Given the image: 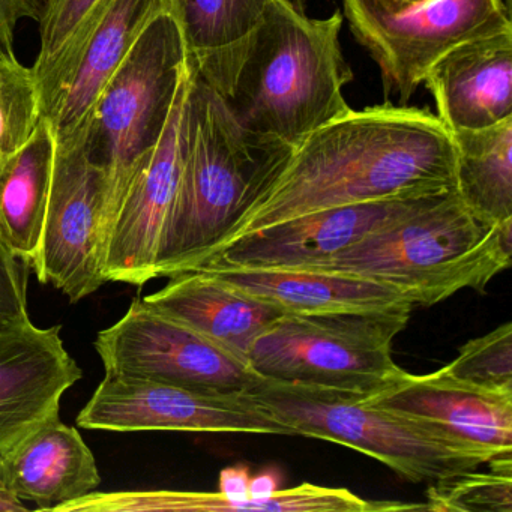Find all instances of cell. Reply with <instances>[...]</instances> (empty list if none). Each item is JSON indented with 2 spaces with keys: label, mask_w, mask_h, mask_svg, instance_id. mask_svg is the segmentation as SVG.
<instances>
[{
  "label": "cell",
  "mask_w": 512,
  "mask_h": 512,
  "mask_svg": "<svg viewBox=\"0 0 512 512\" xmlns=\"http://www.w3.org/2000/svg\"><path fill=\"white\" fill-rule=\"evenodd\" d=\"M454 184V142L430 110L391 101L350 110L293 149L277 181L236 224L223 247L308 212L434 196Z\"/></svg>",
  "instance_id": "1"
},
{
  "label": "cell",
  "mask_w": 512,
  "mask_h": 512,
  "mask_svg": "<svg viewBox=\"0 0 512 512\" xmlns=\"http://www.w3.org/2000/svg\"><path fill=\"white\" fill-rule=\"evenodd\" d=\"M293 149L245 130L194 70L185 100L181 179L155 278L205 266L277 181Z\"/></svg>",
  "instance_id": "2"
},
{
  "label": "cell",
  "mask_w": 512,
  "mask_h": 512,
  "mask_svg": "<svg viewBox=\"0 0 512 512\" xmlns=\"http://www.w3.org/2000/svg\"><path fill=\"white\" fill-rule=\"evenodd\" d=\"M340 11L311 19L298 0H271L232 94L224 98L251 133L296 148L349 113L343 95L353 73L341 52Z\"/></svg>",
  "instance_id": "3"
},
{
  "label": "cell",
  "mask_w": 512,
  "mask_h": 512,
  "mask_svg": "<svg viewBox=\"0 0 512 512\" xmlns=\"http://www.w3.org/2000/svg\"><path fill=\"white\" fill-rule=\"evenodd\" d=\"M512 224L487 226L455 188L415 200L406 211L326 262L305 268L356 275L431 307L461 290L484 292L511 266Z\"/></svg>",
  "instance_id": "4"
},
{
  "label": "cell",
  "mask_w": 512,
  "mask_h": 512,
  "mask_svg": "<svg viewBox=\"0 0 512 512\" xmlns=\"http://www.w3.org/2000/svg\"><path fill=\"white\" fill-rule=\"evenodd\" d=\"M251 392L295 436L356 449L412 482L454 478L499 457L431 422L377 406L364 395L265 379Z\"/></svg>",
  "instance_id": "5"
},
{
  "label": "cell",
  "mask_w": 512,
  "mask_h": 512,
  "mask_svg": "<svg viewBox=\"0 0 512 512\" xmlns=\"http://www.w3.org/2000/svg\"><path fill=\"white\" fill-rule=\"evenodd\" d=\"M188 67L181 28L167 11L146 28L95 106L86 142L104 173L103 247L131 182L163 137Z\"/></svg>",
  "instance_id": "6"
},
{
  "label": "cell",
  "mask_w": 512,
  "mask_h": 512,
  "mask_svg": "<svg viewBox=\"0 0 512 512\" xmlns=\"http://www.w3.org/2000/svg\"><path fill=\"white\" fill-rule=\"evenodd\" d=\"M410 313L283 314L254 341L247 359L265 380L368 397L404 373L392 343Z\"/></svg>",
  "instance_id": "7"
},
{
  "label": "cell",
  "mask_w": 512,
  "mask_h": 512,
  "mask_svg": "<svg viewBox=\"0 0 512 512\" xmlns=\"http://www.w3.org/2000/svg\"><path fill=\"white\" fill-rule=\"evenodd\" d=\"M350 31L382 74L386 101L404 106L445 53L466 41L512 31L503 0H427L388 8L379 0H343Z\"/></svg>",
  "instance_id": "8"
},
{
  "label": "cell",
  "mask_w": 512,
  "mask_h": 512,
  "mask_svg": "<svg viewBox=\"0 0 512 512\" xmlns=\"http://www.w3.org/2000/svg\"><path fill=\"white\" fill-rule=\"evenodd\" d=\"M77 425L86 430L188 431L295 436L251 391L211 392L106 374Z\"/></svg>",
  "instance_id": "9"
},
{
  "label": "cell",
  "mask_w": 512,
  "mask_h": 512,
  "mask_svg": "<svg viewBox=\"0 0 512 512\" xmlns=\"http://www.w3.org/2000/svg\"><path fill=\"white\" fill-rule=\"evenodd\" d=\"M106 374L160 380L211 392L253 391L263 377L247 358L224 349L143 299L98 332L94 343Z\"/></svg>",
  "instance_id": "10"
},
{
  "label": "cell",
  "mask_w": 512,
  "mask_h": 512,
  "mask_svg": "<svg viewBox=\"0 0 512 512\" xmlns=\"http://www.w3.org/2000/svg\"><path fill=\"white\" fill-rule=\"evenodd\" d=\"M88 130L56 143L55 170L38 268L41 283H52L71 302L97 292L106 280L103 256L104 173L89 155Z\"/></svg>",
  "instance_id": "11"
},
{
  "label": "cell",
  "mask_w": 512,
  "mask_h": 512,
  "mask_svg": "<svg viewBox=\"0 0 512 512\" xmlns=\"http://www.w3.org/2000/svg\"><path fill=\"white\" fill-rule=\"evenodd\" d=\"M193 74L190 62L163 137L131 182L110 227L101 256L106 283L142 287L155 278L161 238L181 179L185 100Z\"/></svg>",
  "instance_id": "12"
},
{
  "label": "cell",
  "mask_w": 512,
  "mask_h": 512,
  "mask_svg": "<svg viewBox=\"0 0 512 512\" xmlns=\"http://www.w3.org/2000/svg\"><path fill=\"white\" fill-rule=\"evenodd\" d=\"M418 199L355 203L298 215L233 239L202 268L290 269L317 265L397 217Z\"/></svg>",
  "instance_id": "13"
},
{
  "label": "cell",
  "mask_w": 512,
  "mask_h": 512,
  "mask_svg": "<svg viewBox=\"0 0 512 512\" xmlns=\"http://www.w3.org/2000/svg\"><path fill=\"white\" fill-rule=\"evenodd\" d=\"M80 379L61 326L38 328L26 320L0 331V457L58 416L62 397Z\"/></svg>",
  "instance_id": "14"
},
{
  "label": "cell",
  "mask_w": 512,
  "mask_h": 512,
  "mask_svg": "<svg viewBox=\"0 0 512 512\" xmlns=\"http://www.w3.org/2000/svg\"><path fill=\"white\" fill-rule=\"evenodd\" d=\"M365 398L431 422L493 454H512V392L472 385L440 368L422 376L404 371L388 388Z\"/></svg>",
  "instance_id": "15"
},
{
  "label": "cell",
  "mask_w": 512,
  "mask_h": 512,
  "mask_svg": "<svg viewBox=\"0 0 512 512\" xmlns=\"http://www.w3.org/2000/svg\"><path fill=\"white\" fill-rule=\"evenodd\" d=\"M424 83L449 133L512 118V31L454 47L427 71Z\"/></svg>",
  "instance_id": "16"
},
{
  "label": "cell",
  "mask_w": 512,
  "mask_h": 512,
  "mask_svg": "<svg viewBox=\"0 0 512 512\" xmlns=\"http://www.w3.org/2000/svg\"><path fill=\"white\" fill-rule=\"evenodd\" d=\"M167 11L172 0H106L80 50L67 88L49 119L56 143L71 142L89 127L110 79L143 32Z\"/></svg>",
  "instance_id": "17"
},
{
  "label": "cell",
  "mask_w": 512,
  "mask_h": 512,
  "mask_svg": "<svg viewBox=\"0 0 512 512\" xmlns=\"http://www.w3.org/2000/svg\"><path fill=\"white\" fill-rule=\"evenodd\" d=\"M97 460L79 430L53 416L0 457V485L40 511L62 506L98 490Z\"/></svg>",
  "instance_id": "18"
},
{
  "label": "cell",
  "mask_w": 512,
  "mask_h": 512,
  "mask_svg": "<svg viewBox=\"0 0 512 512\" xmlns=\"http://www.w3.org/2000/svg\"><path fill=\"white\" fill-rule=\"evenodd\" d=\"M205 269L227 286L268 302L286 314L362 313L415 307L394 287L340 272L320 269Z\"/></svg>",
  "instance_id": "19"
},
{
  "label": "cell",
  "mask_w": 512,
  "mask_h": 512,
  "mask_svg": "<svg viewBox=\"0 0 512 512\" xmlns=\"http://www.w3.org/2000/svg\"><path fill=\"white\" fill-rule=\"evenodd\" d=\"M143 301L242 358H247L254 341L286 314L227 286L205 268L175 275Z\"/></svg>",
  "instance_id": "20"
},
{
  "label": "cell",
  "mask_w": 512,
  "mask_h": 512,
  "mask_svg": "<svg viewBox=\"0 0 512 512\" xmlns=\"http://www.w3.org/2000/svg\"><path fill=\"white\" fill-rule=\"evenodd\" d=\"M271 0H172L188 59L223 98L232 94Z\"/></svg>",
  "instance_id": "21"
},
{
  "label": "cell",
  "mask_w": 512,
  "mask_h": 512,
  "mask_svg": "<svg viewBox=\"0 0 512 512\" xmlns=\"http://www.w3.org/2000/svg\"><path fill=\"white\" fill-rule=\"evenodd\" d=\"M55 158V130L43 118L28 143L0 164V241L31 271L40 263Z\"/></svg>",
  "instance_id": "22"
},
{
  "label": "cell",
  "mask_w": 512,
  "mask_h": 512,
  "mask_svg": "<svg viewBox=\"0 0 512 512\" xmlns=\"http://www.w3.org/2000/svg\"><path fill=\"white\" fill-rule=\"evenodd\" d=\"M455 184L463 205L487 226L512 224V118L481 130L451 131Z\"/></svg>",
  "instance_id": "23"
},
{
  "label": "cell",
  "mask_w": 512,
  "mask_h": 512,
  "mask_svg": "<svg viewBox=\"0 0 512 512\" xmlns=\"http://www.w3.org/2000/svg\"><path fill=\"white\" fill-rule=\"evenodd\" d=\"M106 0H46L41 14V46L34 73L43 95L44 118L55 112L80 50Z\"/></svg>",
  "instance_id": "24"
},
{
  "label": "cell",
  "mask_w": 512,
  "mask_h": 512,
  "mask_svg": "<svg viewBox=\"0 0 512 512\" xmlns=\"http://www.w3.org/2000/svg\"><path fill=\"white\" fill-rule=\"evenodd\" d=\"M43 118L34 68L25 67L14 50H0V164L28 143Z\"/></svg>",
  "instance_id": "25"
},
{
  "label": "cell",
  "mask_w": 512,
  "mask_h": 512,
  "mask_svg": "<svg viewBox=\"0 0 512 512\" xmlns=\"http://www.w3.org/2000/svg\"><path fill=\"white\" fill-rule=\"evenodd\" d=\"M490 470L430 482L428 511L512 512V454L488 461Z\"/></svg>",
  "instance_id": "26"
},
{
  "label": "cell",
  "mask_w": 512,
  "mask_h": 512,
  "mask_svg": "<svg viewBox=\"0 0 512 512\" xmlns=\"http://www.w3.org/2000/svg\"><path fill=\"white\" fill-rule=\"evenodd\" d=\"M442 370L472 385L512 392V323L467 341Z\"/></svg>",
  "instance_id": "27"
},
{
  "label": "cell",
  "mask_w": 512,
  "mask_h": 512,
  "mask_svg": "<svg viewBox=\"0 0 512 512\" xmlns=\"http://www.w3.org/2000/svg\"><path fill=\"white\" fill-rule=\"evenodd\" d=\"M29 266L0 241V331L31 320L29 317Z\"/></svg>",
  "instance_id": "28"
},
{
  "label": "cell",
  "mask_w": 512,
  "mask_h": 512,
  "mask_svg": "<svg viewBox=\"0 0 512 512\" xmlns=\"http://www.w3.org/2000/svg\"><path fill=\"white\" fill-rule=\"evenodd\" d=\"M46 0H0V50H14L17 26L23 20L40 22Z\"/></svg>",
  "instance_id": "29"
},
{
  "label": "cell",
  "mask_w": 512,
  "mask_h": 512,
  "mask_svg": "<svg viewBox=\"0 0 512 512\" xmlns=\"http://www.w3.org/2000/svg\"><path fill=\"white\" fill-rule=\"evenodd\" d=\"M281 473L277 469H266L259 475L251 476L248 493L251 499L268 500L280 490Z\"/></svg>",
  "instance_id": "30"
},
{
  "label": "cell",
  "mask_w": 512,
  "mask_h": 512,
  "mask_svg": "<svg viewBox=\"0 0 512 512\" xmlns=\"http://www.w3.org/2000/svg\"><path fill=\"white\" fill-rule=\"evenodd\" d=\"M28 506L7 490L4 485H0V512H19L26 511Z\"/></svg>",
  "instance_id": "31"
},
{
  "label": "cell",
  "mask_w": 512,
  "mask_h": 512,
  "mask_svg": "<svg viewBox=\"0 0 512 512\" xmlns=\"http://www.w3.org/2000/svg\"><path fill=\"white\" fill-rule=\"evenodd\" d=\"M380 4L385 5L388 8H404V7H412V5L422 4V2H427V0H379Z\"/></svg>",
  "instance_id": "32"
}]
</instances>
